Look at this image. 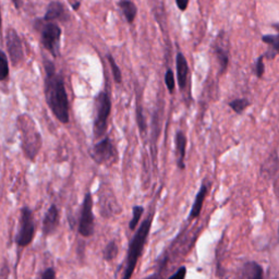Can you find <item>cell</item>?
<instances>
[{
	"label": "cell",
	"mask_w": 279,
	"mask_h": 279,
	"mask_svg": "<svg viewBox=\"0 0 279 279\" xmlns=\"http://www.w3.org/2000/svg\"><path fill=\"white\" fill-rule=\"evenodd\" d=\"M238 279H264V272L257 262H249L243 265Z\"/></svg>",
	"instance_id": "obj_16"
},
{
	"label": "cell",
	"mask_w": 279,
	"mask_h": 279,
	"mask_svg": "<svg viewBox=\"0 0 279 279\" xmlns=\"http://www.w3.org/2000/svg\"><path fill=\"white\" fill-rule=\"evenodd\" d=\"M111 113V99L107 90H104L95 97V117L93 133L96 139L103 138L107 132L108 119Z\"/></svg>",
	"instance_id": "obj_4"
},
{
	"label": "cell",
	"mask_w": 279,
	"mask_h": 279,
	"mask_svg": "<svg viewBox=\"0 0 279 279\" xmlns=\"http://www.w3.org/2000/svg\"><path fill=\"white\" fill-rule=\"evenodd\" d=\"M135 113H137V122L139 125L140 132L143 134L146 131V121L144 115H143V108H142V103H141V95L139 93V86H137V109H135Z\"/></svg>",
	"instance_id": "obj_19"
},
{
	"label": "cell",
	"mask_w": 279,
	"mask_h": 279,
	"mask_svg": "<svg viewBox=\"0 0 279 279\" xmlns=\"http://www.w3.org/2000/svg\"><path fill=\"white\" fill-rule=\"evenodd\" d=\"M11 2H12L14 8L17 10H20L21 8L23 7V0H11Z\"/></svg>",
	"instance_id": "obj_32"
},
{
	"label": "cell",
	"mask_w": 279,
	"mask_h": 279,
	"mask_svg": "<svg viewBox=\"0 0 279 279\" xmlns=\"http://www.w3.org/2000/svg\"><path fill=\"white\" fill-rule=\"evenodd\" d=\"M43 20L47 22H68L70 20V13L62 3L50 2L46 8Z\"/></svg>",
	"instance_id": "obj_11"
},
{
	"label": "cell",
	"mask_w": 279,
	"mask_h": 279,
	"mask_svg": "<svg viewBox=\"0 0 279 279\" xmlns=\"http://www.w3.org/2000/svg\"><path fill=\"white\" fill-rule=\"evenodd\" d=\"M215 55H216L218 63H219V69H220V74H222L226 71L228 63H229V54L228 49L221 47L220 43L215 45Z\"/></svg>",
	"instance_id": "obj_18"
},
{
	"label": "cell",
	"mask_w": 279,
	"mask_h": 279,
	"mask_svg": "<svg viewBox=\"0 0 279 279\" xmlns=\"http://www.w3.org/2000/svg\"><path fill=\"white\" fill-rule=\"evenodd\" d=\"M176 70L179 89L180 91H185L189 80V65L186 56L180 52L176 55Z\"/></svg>",
	"instance_id": "obj_13"
},
{
	"label": "cell",
	"mask_w": 279,
	"mask_h": 279,
	"mask_svg": "<svg viewBox=\"0 0 279 279\" xmlns=\"http://www.w3.org/2000/svg\"><path fill=\"white\" fill-rule=\"evenodd\" d=\"M119 253V248L115 240H111L107 243V245L104 248L103 251V258L106 262L114 261Z\"/></svg>",
	"instance_id": "obj_20"
},
{
	"label": "cell",
	"mask_w": 279,
	"mask_h": 279,
	"mask_svg": "<svg viewBox=\"0 0 279 279\" xmlns=\"http://www.w3.org/2000/svg\"><path fill=\"white\" fill-rule=\"evenodd\" d=\"M165 84H166V87H167V90H168V92L170 94H172L174 91V74H173V71L170 68L166 70Z\"/></svg>",
	"instance_id": "obj_25"
},
{
	"label": "cell",
	"mask_w": 279,
	"mask_h": 279,
	"mask_svg": "<svg viewBox=\"0 0 279 279\" xmlns=\"http://www.w3.org/2000/svg\"><path fill=\"white\" fill-rule=\"evenodd\" d=\"M263 58H264V56H261V57H259V59L257 60V62H255L254 72L258 78H262L265 71V66H264V62H263Z\"/></svg>",
	"instance_id": "obj_27"
},
{
	"label": "cell",
	"mask_w": 279,
	"mask_h": 279,
	"mask_svg": "<svg viewBox=\"0 0 279 279\" xmlns=\"http://www.w3.org/2000/svg\"><path fill=\"white\" fill-rule=\"evenodd\" d=\"M143 279H163L161 274H158V273H155L153 275H150V276H147L145 278H143Z\"/></svg>",
	"instance_id": "obj_33"
},
{
	"label": "cell",
	"mask_w": 279,
	"mask_h": 279,
	"mask_svg": "<svg viewBox=\"0 0 279 279\" xmlns=\"http://www.w3.org/2000/svg\"><path fill=\"white\" fill-rule=\"evenodd\" d=\"M41 279H56V272L54 267H48L44 270Z\"/></svg>",
	"instance_id": "obj_29"
},
{
	"label": "cell",
	"mask_w": 279,
	"mask_h": 279,
	"mask_svg": "<svg viewBox=\"0 0 279 279\" xmlns=\"http://www.w3.org/2000/svg\"><path fill=\"white\" fill-rule=\"evenodd\" d=\"M143 213H144V207H143V206L134 205L132 207V218L129 222V229L131 231H134L135 229H137Z\"/></svg>",
	"instance_id": "obj_21"
},
{
	"label": "cell",
	"mask_w": 279,
	"mask_h": 279,
	"mask_svg": "<svg viewBox=\"0 0 279 279\" xmlns=\"http://www.w3.org/2000/svg\"><path fill=\"white\" fill-rule=\"evenodd\" d=\"M118 6L123 14L125 21L132 24L138 14V7L132 0H119Z\"/></svg>",
	"instance_id": "obj_17"
},
{
	"label": "cell",
	"mask_w": 279,
	"mask_h": 279,
	"mask_svg": "<svg viewBox=\"0 0 279 279\" xmlns=\"http://www.w3.org/2000/svg\"><path fill=\"white\" fill-rule=\"evenodd\" d=\"M44 94L47 105L58 120L67 124L70 121L69 98L66 90L65 78L61 72H57L55 63L44 56Z\"/></svg>",
	"instance_id": "obj_1"
},
{
	"label": "cell",
	"mask_w": 279,
	"mask_h": 279,
	"mask_svg": "<svg viewBox=\"0 0 279 279\" xmlns=\"http://www.w3.org/2000/svg\"><path fill=\"white\" fill-rule=\"evenodd\" d=\"M6 46L8 50V57H9L11 65L18 67L24 61V50H23L22 41L18 34V32L13 28H8L6 32Z\"/></svg>",
	"instance_id": "obj_9"
},
{
	"label": "cell",
	"mask_w": 279,
	"mask_h": 279,
	"mask_svg": "<svg viewBox=\"0 0 279 279\" xmlns=\"http://www.w3.org/2000/svg\"><path fill=\"white\" fill-rule=\"evenodd\" d=\"M70 3L71 7H72V9L74 11H78L80 9V6H81V3H80V0H68Z\"/></svg>",
	"instance_id": "obj_31"
},
{
	"label": "cell",
	"mask_w": 279,
	"mask_h": 279,
	"mask_svg": "<svg viewBox=\"0 0 279 279\" xmlns=\"http://www.w3.org/2000/svg\"><path fill=\"white\" fill-rule=\"evenodd\" d=\"M207 192H209V187H207V185H205V183H203V185L201 186V189L198 190V192L196 193V196L194 198V202L192 205V209H191L190 214H189L188 220H194L198 216H200Z\"/></svg>",
	"instance_id": "obj_15"
},
{
	"label": "cell",
	"mask_w": 279,
	"mask_h": 279,
	"mask_svg": "<svg viewBox=\"0 0 279 279\" xmlns=\"http://www.w3.org/2000/svg\"><path fill=\"white\" fill-rule=\"evenodd\" d=\"M35 235V222L32 212L28 206L21 209L20 214V227L15 237V243L20 248H26L32 243Z\"/></svg>",
	"instance_id": "obj_6"
},
{
	"label": "cell",
	"mask_w": 279,
	"mask_h": 279,
	"mask_svg": "<svg viewBox=\"0 0 279 279\" xmlns=\"http://www.w3.org/2000/svg\"><path fill=\"white\" fill-rule=\"evenodd\" d=\"M107 60H108V63L110 66V70H111V73H113V77H114V81L117 83V84H120L122 82V73H121V70L120 68L118 67V65L116 63L115 59L113 56H111L110 54H108L107 56Z\"/></svg>",
	"instance_id": "obj_22"
},
{
	"label": "cell",
	"mask_w": 279,
	"mask_h": 279,
	"mask_svg": "<svg viewBox=\"0 0 279 279\" xmlns=\"http://www.w3.org/2000/svg\"><path fill=\"white\" fill-rule=\"evenodd\" d=\"M229 107L233 109L236 114L240 115L242 114L243 111L248 108L250 106V102L246 99V98H237L233 102H230L229 104Z\"/></svg>",
	"instance_id": "obj_23"
},
{
	"label": "cell",
	"mask_w": 279,
	"mask_h": 279,
	"mask_svg": "<svg viewBox=\"0 0 279 279\" xmlns=\"http://www.w3.org/2000/svg\"><path fill=\"white\" fill-rule=\"evenodd\" d=\"M59 210L56 205H50L48 211L46 212L45 216L43 218V235L45 237L52 236L56 233V230L59 227Z\"/></svg>",
	"instance_id": "obj_12"
},
{
	"label": "cell",
	"mask_w": 279,
	"mask_h": 279,
	"mask_svg": "<svg viewBox=\"0 0 279 279\" xmlns=\"http://www.w3.org/2000/svg\"><path fill=\"white\" fill-rule=\"evenodd\" d=\"M18 130L20 132L21 148L26 158L34 162L41 152L43 146L42 135L37 130V126L29 115L18 117Z\"/></svg>",
	"instance_id": "obj_2"
},
{
	"label": "cell",
	"mask_w": 279,
	"mask_h": 279,
	"mask_svg": "<svg viewBox=\"0 0 279 279\" xmlns=\"http://www.w3.org/2000/svg\"><path fill=\"white\" fill-rule=\"evenodd\" d=\"M187 276V267L186 266H181L176 273L171 275L168 279H186Z\"/></svg>",
	"instance_id": "obj_28"
},
{
	"label": "cell",
	"mask_w": 279,
	"mask_h": 279,
	"mask_svg": "<svg viewBox=\"0 0 279 279\" xmlns=\"http://www.w3.org/2000/svg\"><path fill=\"white\" fill-rule=\"evenodd\" d=\"M174 144H176V155H177V166L181 170L186 169V152L188 139L182 131H178L174 137Z\"/></svg>",
	"instance_id": "obj_14"
},
{
	"label": "cell",
	"mask_w": 279,
	"mask_h": 279,
	"mask_svg": "<svg viewBox=\"0 0 279 279\" xmlns=\"http://www.w3.org/2000/svg\"><path fill=\"white\" fill-rule=\"evenodd\" d=\"M262 41L273 47V49L279 54V34L278 35H264Z\"/></svg>",
	"instance_id": "obj_26"
},
{
	"label": "cell",
	"mask_w": 279,
	"mask_h": 279,
	"mask_svg": "<svg viewBox=\"0 0 279 279\" xmlns=\"http://www.w3.org/2000/svg\"><path fill=\"white\" fill-rule=\"evenodd\" d=\"M152 221H153V213L150 214L147 218L144 219V221L141 224L140 228L137 230V233H135V235L130 240L122 279L132 278L135 267H137V264H138L139 258L141 257L143 249H144V245L146 243L147 237L149 235V230H150V227H152Z\"/></svg>",
	"instance_id": "obj_3"
},
{
	"label": "cell",
	"mask_w": 279,
	"mask_h": 279,
	"mask_svg": "<svg viewBox=\"0 0 279 279\" xmlns=\"http://www.w3.org/2000/svg\"><path fill=\"white\" fill-rule=\"evenodd\" d=\"M2 56V61H0V80L6 81L9 78V57H8L5 52H0Z\"/></svg>",
	"instance_id": "obj_24"
},
{
	"label": "cell",
	"mask_w": 279,
	"mask_h": 279,
	"mask_svg": "<svg viewBox=\"0 0 279 279\" xmlns=\"http://www.w3.org/2000/svg\"><path fill=\"white\" fill-rule=\"evenodd\" d=\"M78 230L79 234L84 238H89L94 235L95 222L93 214V196L90 191L84 195Z\"/></svg>",
	"instance_id": "obj_8"
},
{
	"label": "cell",
	"mask_w": 279,
	"mask_h": 279,
	"mask_svg": "<svg viewBox=\"0 0 279 279\" xmlns=\"http://www.w3.org/2000/svg\"><path fill=\"white\" fill-rule=\"evenodd\" d=\"M90 155L97 165H113L118 161V150L110 138L105 137L95 144Z\"/></svg>",
	"instance_id": "obj_7"
},
{
	"label": "cell",
	"mask_w": 279,
	"mask_h": 279,
	"mask_svg": "<svg viewBox=\"0 0 279 279\" xmlns=\"http://www.w3.org/2000/svg\"><path fill=\"white\" fill-rule=\"evenodd\" d=\"M189 3L190 0H176V5L181 12H185L188 9Z\"/></svg>",
	"instance_id": "obj_30"
},
{
	"label": "cell",
	"mask_w": 279,
	"mask_h": 279,
	"mask_svg": "<svg viewBox=\"0 0 279 279\" xmlns=\"http://www.w3.org/2000/svg\"><path fill=\"white\" fill-rule=\"evenodd\" d=\"M99 209L102 216L105 218L113 217L114 215L120 212V206L110 189H102V193L99 194Z\"/></svg>",
	"instance_id": "obj_10"
},
{
	"label": "cell",
	"mask_w": 279,
	"mask_h": 279,
	"mask_svg": "<svg viewBox=\"0 0 279 279\" xmlns=\"http://www.w3.org/2000/svg\"><path fill=\"white\" fill-rule=\"evenodd\" d=\"M278 231H279V229H278Z\"/></svg>",
	"instance_id": "obj_34"
},
{
	"label": "cell",
	"mask_w": 279,
	"mask_h": 279,
	"mask_svg": "<svg viewBox=\"0 0 279 279\" xmlns=\"http://www.w3.org/2000/svg\"><path fill=\"white\" fill-rule=\"evenodd\" d=\"M41 30V41L45 50L48 52L54 58H58L60 56V42H61V28L57 22H47L42 20Z\"/></svg>",
	"instance_id": "obj_5"
}]
</instances>
